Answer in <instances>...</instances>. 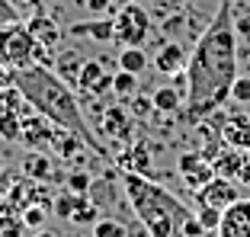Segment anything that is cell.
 <instances>
[{
    "instance_id": "cell-16",
    "label": "cell",
    "mask_w": 250,
    "mask_h": 237,
    "mask_svg": "<svg viewBox=\"0 0 250 237\" xmlns=\"http://www.w3.org/2000/svg\"><path fill=\"white\" fill-rule=\"evenodd\" d=\"M67 36H81V39H93V42H112L116 39V26L112 20H87V22H74Z\"/></svg>"
},
{
    "instance_id": "cell-22",
    "label": "cell",
    "mask_w": 250,
    "mask_h": 237,
    "mask_svg": "<svg viewBox=\"0 0 250 237\" xmlns=\"http://www.w3.org/2000/svg\"><path fill=\"white\" fill-rule=\"evenodd\" d=\"M147 67V55L141 52L138 45L135 48H122L119 52V71H132V74H141Z\"/></svg>"
},
{
    "instance_id": "cell-24",
    "label": "cell",
    "mask_w": 250,
    "mask_h": 237,
    "mask_svg": "<svg viewBox=\"0 0 250 237\" xmlns=\"http://www.w3.org/2000/svg\"><path fill=\"white\" fill-rule=\"evenodd\" d=\"M112 93L122 99H132L135 93H138V74H132V71H116V77H112Z\"/></svg>"
},
{
    "instance_id": "cell-20",
    "label": "cell",
    "mask_w": 250,
    "mask_h": 237,
    "mask_svg": "<svg viewBox=\"0 0 250 237\" xmlns=\"http://www.w3.org/2000/svg\"><path fill=\"white\" fill-rule=\"evenodd\" d=\"M83 61H87V58H81L77 52H61L58 58H55L52 71L61 77V80H67L71 87H77V77H81V67H83Z\"/></svg>"
},
{
    "instance_id": "cell-36",
    "label": "cell",
    "mask_w": 250,
    "mask_h": 237,
    "mask_svg": "<svg viewBox=\"0 0 250 237\" xmlns=\"http://www.w3.org/2000/svg\"><path fill=\"white\" fill-rule=\"evenodd\" d=\"M3 87H16V71L0 61V90H3Z\"/></svg>"
},
{
    "instance_id": "cell-25",
    "label": "cell",
    "mask_w": 250,
    "mask_h": 237,
    "mask_svg": "<svg viewBox=\"0 0 250 237\" xmlns=\"http://www.w3.org/2000/svg\"><path fill=\"white\" fill-rule=\"evenodd\" d=\"M0 138L10 141V144L22 138V116H20V109H16V112H3V116H0Z\"/></svg>"
},
{
    "instance_id": "cell-30",
    "label": "cell",
    "mask_w": 250,
    "mask_h": 237,
    "mask_svg": "<svg viewBox=\"0 0 250 237\" xmlns=\"http://www.w3.org/2000/svg\"><path fill=\"white\" fill-rule=\"evenodd\" d=\"M26 231V221L20 215H0V237H20Z\"/></svg>"
},
{
    "instance_id": "cell-15",
    "label": "cell",
    "mask_w": 250,
    "mask_h": 237,
    "mask_svg": "<svg viewBox=\"0 0 250 237\" xmlns=\"http://www.w3.org/2000/svg\"><path fill=\"white\" fill-rule=\"evenodd\" d=\"M151 103H154V112L180 118V112L186 106V83H180V87H157L151 93Z\"/></svg>"
},
{
    "instance_id": "cell-38",
    "label": "cell",
    "mask_w": 250,
    "mask_h": 237,
    "mask_svg": "<svg viewBox=\"0 0 250 237\" xmlns=\"http://www.w3.org/2000/svg\"><path fill=\"white\" fill-rule=\"evenodd\" d=\"M87 10H93V13H106V10H109V0H87Z\"/></svg>"
},
{
    "instance_id": "cell-23",
    "label": "cell",
    "mask_w": 250,
    "mask_h": 237,
    "mask_svg": "<svg viewBox=\"0 0 250 237\" xmlns=\"http://www.w3.org/2000/svg\"><path fill=\"white\" fill-rule=\"evenodd\" d=\"M100 212H96V202L90 199V193L87 196H77V205H74V215H71V221L74 224H96L100 221Z\"/></svg>"
},
{
    "instance_id": "cell-21",
    "label": "cell",
    "mask_w": 250,
    "mask_h": 237,
    "mask_svg": "<svg viewBox=\"0 0 250 237\" xmlns=\"http://www.w3.org/2000/svg\"><path fill=\"white\" fill-rule=\"evenodd\" d=\"M22 173H26L29 179H36V183H45V179H52L55 167H52V160H48L45 154L29 151V154H26V163H22Z\"/></svg>"
},
{
    "instance_id": "cell-4",
    "label": "cell",
    "mask_w": 250,
    "mask_h": 237,
    "mask_svg": "<svg viewBox=\"0 0 250 237\" xmlns=\"http://www.w3.org/2000/svg\"><path fill=\"white\" fill-rule=\"evenodd\" d=\"M0 61L13 71H26V67H52L55 64V55L52 48H45V45L36 42V36L29 32L26 22H7V26H0Z\"/></svg>"
},
{
    "instance_id": "cell-13",
    "label": "cell",
    "mask_w": 250,
    "mask_h": 237,
    "mask_svg": "<svg viewBox=\"0 0 250 237\" xmlns=\"http://www.w3.org/2000/svg\"><path fill=\"white\" fill-rule=\"evenodd\" d=\"M186 61H189V55H186V48L180 42H167L161 48V52L154 55V71L157 74H167V77H177V74H183L186 71Z\"/></svg>"
},
{
    "instance_id": "cell-34",
    "label": "cell",
    "mask_w": 250,
    "mask_h": 237,
    "mask_svg": "<svg viewBox=\"0 0 250 237\" xmlns=\"http://www.w3.org/2000/svg\"><path fill=\"white\" fill-rule=\"evenodd\" d=\"M10 3H13L20 13H42L48 0H10Z\"/></svg>"
},
{
    "instance_id": "cell-2",
    "label": "cell",
    "mask_w": 250,
    "mask_h": 237,
    "mask_svg": "<svg viewBox=\"0 0 250 237\" xmlns=\"http://www.w3.org/2000/svg\"><path fill=\"white\" fill-rule=\"evenodd\" d=\"M16 87L22 90L26 103L36 112H42L52 125L81 135V138L87 141V148H93L100 157H109L106 144L96 141L93 128L87 125V118H83V112H81V103L74 97V87L67 80H61L52 67L36 64V67H26V71H16Z\"/></svg>"
},
{
    "instance_id": "cell-9",
    "label": "cell",
    "mask_w": 250,
    "mask_h": 237,
    "mask_svg": "<svg viewBox=\"0 0 250 237\" xmlns=\"http://www.w3.org/2000/svg\"><path fill=\"white\" fill-rule=\"evenodd\" d=\"M103 61L106 58H87L83 67H81V77H77L81 93H87V97H93V99L103 97V93H109V90H112V77H116V74L106 71Z\"/></svg>"
},
{
    "instance_id": "cell-14",
    "label": "cell",
    "mask_w": 250,
    "mask_h": 237,
    "mask_svg": "<svg viewBox=\"0 0 250 237\" xmlns=\"http://www.w3.org/2000/svg\"><path fill=\"white\" fill-rule=\"evenodd\" d=\"M26 26H29V32L36 36V42L45 45V48H52V52L61 45V39H64L61 26L55 22V16H48V13H32L29 20H26Z\"/></svg>"
},
{
    "instance_id": "cell-33",
    "label": "cell",
    "mask_w": 250,
    "mask_h": 237,
    "mask_svg": "<svg viewBox=\"0 0 250 237\" xmlns=\"http://www.w3.org/2000/svg\"><path fill=\"white\" fill-rule=\"evenodd\" d=\"M231 103L237 106H250V77H237L231 87Z\"/></svg>"
},
{
    "instance_id": "cell-11",
    "label": "cell",
    "mask_w": 250,
    "mask_h": 237,
    "mask_svg": "<svg viewBox=\"0 0 250 237\" xmlns=\"http://www.w3.org/2000/svg\"><path fill=\"white\" fill-rule=\"evenodd\" d=\"M218 237H250V199H237L221 212Z\"/></svg>"
},
{
    "instance_id": "cell-17",
    "label": "cell",
    "mask_w": 250,
    "mask_h": 237,
    "mask_svg": "<svg viewBox=\"0 0 250 237\" xmlns=\"http://www.w3.org/2000/svg\"><path fill=\"white\" fill-rule=\"evenodd\" d=\"M244 157H247V151L225 144V148L212 157L215 173H218V177H228V179H237V173H241V167H244Z\"/></svg>"
},
{
    "instance_id": "cell-19",
    "label": "cell",
    "mask_w": 250,
    "mask_h": 237,
    "mask_svg": "<svg viewBox=\"0 0 250 237\" xmlns=\"http://www.w3.org/2000/svg\"><path fill=\"white\" fill-rule=\"evenodd\" d=\"M83 144L87 141L81 138V135L67 132V128H55V138H52V151L61 157V160H71V157H77L83 151Z\"/></svg>"
},
{
    "instance_id": "cell-8",
    "label": "cell",
    "mask_w": 250,
    "mask_h": 237,
    "mask_svg": "<svg viewBox=\"0 0 250 237\" xmlns=\"http://www.w3.org/2000/svg\"><path fill=\"white\" fill-rule=\"evenodd\" d=\"M177 173L183 177V183L189 186L192 193H196V189H202V186L215 177V163L208 160L202 151H186L177 160Z\"/></svg>"
},
{
    "instance_id": "cell-6",
    "label": "cell",
    "mask_w": 250,
    "mask_h": 237,
    "mask_svg": "<svg viewBox=\"0 0 250 237\" xmlns=\"http://www.w3.org/2000/svg\"><path fill=\"white\" fill-rule=\"evenodd\" d=\"M237 179H228V177H218L215 173L212 179H208L202 189H196V205H208V208H218V212H225V208L231 205V202L241 199V189H237Z\"/></svg>"
},
{
    "instance_id": "cell-26",
    "label": "cell",
    "mask_w": 250,
    "mask_h": 237,
    "mask_svg": "<svg viewBox=\"0 0 250 237\" xmlns=\"http://www.w3.org/2000/svg\"><path fill=\"white\" fill-rule=\"evenodd\" d=\"M26 106V97H22V90L20 87H3L0 90V116L3 112H16Z\"/></svg>"
},
{
    "instance_id": "cell-32",
    "label": "cell",
    "mask_w": 250,
    "mask_h": 237,
    "mask_svg": "<svg viewBox=\"0 0 250 237\" xmlns=\"http://www.w3.org/2000/svg\"><path fill=\"white\" fill-rule=\"evenodd\" d=\"M196 218L202 221V228H206V231H218L221 212H218V208H208V205H196Z\"/></svg>"
},
{
    "instance_id": "cell-31",
    "label": "cell",
    "mask_w": 250,
    "mask_h": 237,
    "mask_svg": "<svg viewBox=\"0 0 250 237\" xmlns=\"http://www.w3.org/2000/svg\"><path fill=\"white\" fill-rule=\"evenodd\" d=\"M45 212H48L45 205H29V208H22V221H26V228L42 231V224H45Z\"/></svg>"
},
{
    "instance_id": "cell-1",
    "label": "cell",
    "mask_w": 250,
    "mask_h": 237,
    "mask_svg": "<svg viewBox=\"0 0 250 237\" xmlns=\"http://www.w3.org/2000/svg\"><path fill=\"white\" fill-rule=\"evenodd\" d=\"M237 80V29L231 20V3L215 13L208 29L199 36L186 61V106L180 112L183 125H199L231 99Z\"/></svg>"
},
{
    "instance_id": "cell-5",
    "label": "cell",
    "mask_w": 250,
    "mask_h": 237,
    "mask_svg": "<svg viewBox=\"0 0 250 237\" xmlns=\"http://www.w3.org/2000/svg\"><path fill=\"white\" fill-rule=\"evenodd\" d=\"M112 26H116V39L122 48H135V45H145L151 36V16L141 3H125L116 16H112Z\"/></svg>"
},
{
    "instance_id": "cell-18",
    "label": "cell",
    "mask_w": 250,
    "mask_h": 237,
    "mask_svg": "<svg viewBox=\"0 0 250 237\" xmlns=\"http://www.w3.org/2000/svg\"><path fill=\"white\" fill-rule=\"evenodd\" d=\"M116 163L122 167V170H128V173H141V177H151V157H147V144H145V141L132 144V148L125 151V154H119V157H116Z\"/></svg>"
},
{
    "instance_id": "cell-3",
    "label": "cell",
    "mask_w": 250,
    "mask_h": 237,
    "mask_svg": "<svg viewBox=\"0 0 250 237\" xmlns=\"http://www.w3.org/2000/svg\"><path fill=\"white\" fill-rule=\"evenodd\" d=\"M122 193L151 237H180V228L196 212V208H186L170 189L141 173L122 170Z\"/></svg>"
},
{
    "instance_id": "cell-10",
    "label": "cell",
    "mask_w": 250,
    "mask_h": 237,
    "mask_svg": "<svg viewBox=\"0 0 250 237\" xmlns=\"http://www.w3.org/2000/svg\"><path fill=\"white\" fill-rule=\"evenodd\" d=\"M96 132L100 138H112V141H128L135 132L132 112H125L122 106H109V109L100 112V122H96Z\"/></svg>"
},
{
    "instance_id": "cell-35",
    "label": "cell",
    "mask_w": 250,
    "mask_h": 237,
    "mask_svg": "<svg viewBox=\"0 0 250 237\" xmlns=\"http://www.w3.org/2000/svg\"><path fill=\"white\" fill-rule=\"evenodd\" d=\"M154 109V103H151V97H138V93H135L132 97V116H147V112Z\"/></svg>"
},
{
    "instance_id": "cell-29",
    "label": "cell",
    "mask_w": 250,
    "mask_h": 237,
    "mask_svg": "<svg viewBox=\"0 0 250 237\" xmlns=\"http://www.w3.org/2000/svg\"><path fill=\"white\" fill-rule=\"evenodd\" d=\"M67 189H71V193H77V196H87L90 189H93V177H90V173H83V170H74L71 177H67Z\"/></svg>"
},
{
    "instance_id": "cell-28",
    "label": "cell",
    "mask_w": 250,
    "mask_h": 237,
    "mask_svg": "<svg viewBox=\"0 0 250 237\" xmlns=\"http://www.w3.org/2000/svg\"><path fill=\"white\" fill-rule=\"evenodd\" d=\"M93 237H128V231H125V224L116 221V218H100V221L93 224Z\"/></svg>"
},
{
    "instance_id": "cell-37",
    "label": "cell",
    "mask_w": 250,
    "mask_h": 237,
    "mask_svg": "<svg viewBox=\"0 0 250 237\" xmlns=\"http://www.w3.org/2000/svg\"><path fill=\"white\" fill-rule=\"evenodd\" d=\"M237 183L250 186V151H247V157H244V167H241V173H237Z\"/></svg>"
},
{
    "instance_id": "cell-12",
    "label": "cell",
    "mask_w": 250,
    "mask_h": 237,
    "mask_svg": "<svg viewBox=\"0 0 250 237\" xmlns=\"http://www.w3.org/2000/svg\"><path fill=\"white\" fill-rule=\"evenodd\" d=\"M218 135H221L225 144H231V148L250 151V116H244V112H231V116L218 118Z\"/></svg>"
},
{
    "instance_id": "cell-7",
    "label": "cell",
    "mask_w": 250,
    "mask_h": 237,
    "mask_svg": "<svg viewBox=\"0 0 250 237\" xmlns=\"http://www.w3.org/2000/svg\"><path fill=\"white\" fill-rule=\"evenodd\" d=\"M20 116H22V138H20V144H26L29 151H39V148H45V144H52L55 128L58 125H52V122H48L42 112H36L29 103L20 109Z\"/></svg>"
},
{
    "instance_id": "cell-27",
    "label": "cell",
    "mask_w": 250,
    "mask_h": 237,
    "mask_svg": "<svg viewBox=\"0 0 250 237\" xmlns=\"http://www.w3.org/2000/svg\"><path fill=\"white\" fill-rule=\"evenodd\" d=\"M74 205H77V193H71V189H61L58 196H55L52 202V212L58 218H71L74 215Z\"/></svg>"
},
{
    "instance_id": "cell-39",
    "label": "cell",
    "mask_w": 250,
    "mask_h": 237,
    "mask_svg": "<svg viewBox=\"0 0 250 237\" xmlns=\"http://www.w3.org/2000/svg\"><path fill=\"white\" fill-rule=\"evenodd\" d=\"M36 237H58L55 231H36Z\"/></svg>"
}]
</instances>
